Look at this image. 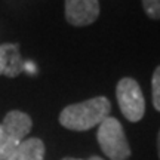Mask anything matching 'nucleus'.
<instances>
[{
  "label": "nucleus",
  "instance_id": "nucleus-11",
  "mask_svg": "<svg viewBox=\"0 0 160 160\" xmlns=\"http://www.w3.org/2000/svg\"><path fill=\"white\" fill-rule=\"evenodd\" d=\"M89 160H104V159H101V157H98V156H92Z\"/></svg>",
  "mask_w": 160,
  "mask_h": 160
},
{
  "label": "nucleus",
  "instance_id": "nucleus-9",
  "mask_svg": "<svg viewBox=\"0 0 160 160\" xmlns=\"http://www.w3.org/2000/svg\"><path fill=\"white\" fill-rule=\"evenodd\" d=\"M142 8L148 18L160 19V0H142Z\"/></svg>",
  "mask_w": 160,
  "mask_h": 160
},
{
  "label": "nucleus",
  "instance_id": "nucleus-13",
  "mask_svg": "<svg viewBox=\"0 0 160 160\" xmlns=\"http://www.w3.org/2000/svg\"><path fill=\"white\" fill-rule=\"evenodd\" d=\"M0 135H2V125H0Z\"/></svg>",
  "mask_w": 160,
  "mask_h": 160
},
{
  "label": "nucleus",
  "instance_id": "nucleus-3",
  "mask_svg": "<svg viewBox=\"0 0 160 160\" xmlns=\"http://www.w3.org/2000/svg\"><path fill=\"white\" fill-rule=\"evenodd\" d=\"M98 144L110 160H126L131 157V147L128 144L123 126L114 117H107L99 123L97 133Z\"/></svg>",
  "mask_w": 160,
  "mask_h": 160
},
{
  "label": "nucleus",
  "instance_id": "nucleus-5",
  "mask_svg": "<svg viewBox=\"0 0 160 160\" xmlns=\"http://www.w3.org/2000/svg\"><path fill=\"white\" fill-rule=\"evenodd\" d=\"M99 17V0H65V19L74 27L91 25Z\"/></svg>",
  "mask_w": 160,
  "mask_h": 160
},
{
  "label": "nucleus",
  "instance_id": "nucleus-1",
  "mask_svg": "<svg viewBox=\"0 0 160 160\" xmlns=\"http://www.w3.org/2000/svg\"><path fill=\"white\" fill-rule=\"evenodd\" d=\"M111 111V102L105 97H95L83 102L67 105L59 114V123L70 131L85 132L99 125Z\"/></svg>",
  "mask_w": 160,
  "mask_h": 160
},
{
  "label": "nucleus",
  "instance_id": "nucleus-7",
  "mask_svg": "<svg viewBox=\"0 0 160 160\" xmlns=\"http://www.w3.org/2000/svg\"><path fill=\"white\" fill-rule=\"evenodd\" d=\"M45 151V142L42 139L28 138L24 139L6 160H43Z\"/></svg>",
  "mask_w": 160,
  "mask_h": 160
},
{
  "label": "nucleus",
  "instance_id": "nucleus-12",
  "mask_svg": "<svg viewBox=\"0 0 160 160\" xmlns=\"http://www.w3.org/2000/svg\"><path fill=\"white\" fill-rule=\"evenodd\" d=\"M62 160H82V159H74V157H65V159Z\"/></svg>",
  "mask_w": 160,
  "mask_h": 160
},
{
  "label": "nucleus",
  "instance_id": "nucleus-2",
  "mask_svg": "<svg viewBox=\"0 0 160 160\" xmlns=\"http://www.w3.org/2000/svg\"><path fill=\"white\" fill-rule=\"evenodd\" d=\"M33 128V120L27 113L12 110L3 119L0 135V160H6L13 153Z\"/></svg>",
  "mask_w": 160,
  "mask_h": 160
},
{
  "label": "nucleus",
  "instance_id": "nucleus-8",
  "mask_svg": "<svg viewBox=\"0 0 160 160\" xmlns=\"http://www.w3.org/2000/svg\"><path fill=\"white\" fill-rule=\"evenodd\" d=\"M151 91H153V105L160 111V65L154 70L151 79Z\"/></svg>",
  "mask_w": 160,
  "mask_h": 160
},
{
  "label": "nucleus",
  "instance_id": "nucleus-6",
  "mask_svg": "<svg viewBox=\"0 0 160 160\" xmlns=\"http://www.w3.org/2000/svg\"><path fill=\"white\" fill-rule=\"evenodd\" d=\"M24 71V61L21 58L19 45L3 43L0 45V76L17 77Z\"/></svg>",
  "mask_w": 160,
  "mask_h": 160
},
{
  "label": "nucleus",
  "instance_id": "nucleus-10",
  "mask_svg": "<svg viewBox=\"0 0 160 160\" xmlns=\"http://www.w3.org/2000/svg\"><path fill=\"white\" fill-rule=\"evenodd\" d=\"M157 150H159V159H160V131L159 135H157Z\"/></svg>",
  "mask_w": 160,
  "mask_h": 160
},
{
  "label": "nucleus",
  "instance_id": "nucleus-4",
  "mask_svg": "<svg viewBox=\"0 0 160 160\" xmlns=\"http://www.w3.org/2000/svg\"><path fill=\"white\" fill-rule=\"evenodd\" d=\"M116 97L120 111L129 122H139L145 113V99L138 82L132 77H123L117 83Z\"/></svg>",
  "mask_w": 160,
  "mask_h": 160
}]
</instances>
